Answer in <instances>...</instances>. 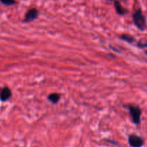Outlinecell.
<instances>
[{
	"instance_id": "6da1fadb",
	"label": "cell",
	"mask_w": 147,
	"mask_h": 147,
	"mask_svg": "<svg viewBox=\"0 0 147 147\" xmlns=\"http://www.w3.org/2000/svg\"><path fill=\"white\" fill-rule=\"evenodd\" d=\"M133 20L134 24L140 30H144L146 26V17L141 9H137L133 14Z\"/></svg>"
},
{
	"instance_id": "7a4b0ae2",
	"label": "cell",
	"mask_w": 147,
	"mask_h": 147,
	"mask_svg": "<svg viewBox=\"0 0 147 147\" xmlns=\"http://www.w3.org/2000/svg\"><path fill=\"white\" fill-rule=\"evenodd\" d=\"M128 109H129V113L131 116L133 123L136 125L140 124L141 116H142V110L140 108L137 106L131 105V106H129Z\"/></svg>"
},
{
	"instance_id": "3957f363",
	"label": "cell",
	"mask_w": 147,
	"mask_h": 147,
	"mask_svg": "<svg viewBox=\"0 0 147 147\" xmlns=\"http://www.w3.org/2000/svg\"><path fill=\"white\" fill-rule=\"evenodd\" d=\"M129 144L131 147H142L144 145V140L141 136L131 134L129 136Z\"/></svg>"
},
{
	"instance_id": "277c9868",
	"label": "cell",
	"mask_w": 147,
	"mask_h": 147,
	"mask_svg": "<svg viewBox=\"0 0 147 147\" xmlns=\"http://www.w3.org/2000/svg\"><path fill=\"white\" fill-rule=\"evenodd\" d=\"M39 11L37 9H31L29 10L25 14V18H24V22H30L36 20L38 17Z\"/></svg>"
},
{
	"instance_id": "5b68a950",
	"label": "cell",
	"mask_w": 147,
	"mask_h": 147,
	"mask_svg": "<svg viewBox=\"0 0 147 147\" xmlns=\"http://www.w3.org/2000/svg\"><path fill=\"white\" fill-rule=\"evenodd\" d=\"M11 91L8 87H4L0 92V100L3 102L7 101L11 98Z\"/></svg>"
},
{
	"instance_id": "8992f818",
	"label": "cell",
	"mask_w": 147,
	"mask_h": 147,
	"mask_svg": "<svg viewBox=\"0 0 147 147\" xmlns=\"http://www.w3.org/2000/svg\"><path fill=\"white\" fill-rule=\"evenodd\" d=\"M114 7L117 13L120 14V15H124V14L127 13V10L125 8H123L121 4V3L119 1H117V0L114 1Z\"/></svg>"
},
{
	"instance_id": "52a82bcc",
	"label": "cell",
	"mask_w": 147,
	"mask_h": 147,
	"mask_svg": "<svg viewBox=\"0 0 147 147\" xmlns=\"http://www.w3.org/2000/svg\"><path fill=\"white\" fill-rule=\"evenodd\" d=\"M60 96L58 94V93H51L50 95H49L48 96V100H50L51 103H57V102H58V100H60Z\"/></svg>"
},
{
	"instance_id": "ba28073f",
	"label": "cell",
	"mask_w": 147,
	"mask_h": 147,
	"mask_svg": "<svg viewBox=\"0 0 147 147\" xmlns=\"http://www.w3.org/2000/svg\"><path fill=\"white\" fill-rule=\"evenodd\" d=\"M120 37L121 40H124V41L127 42L129 43H133L135 42V39L131 35H129V34H122Z\"/></svg>"
},
{
	"instance_id": "9c48e42d",
	"label": "cell",
	"mask_w": 147,
	"mask_h": 147,
	"mask_svg": "<svg viewBox=\"0 0 147 147\" xmlns=\"http://www.w3.org/2000/svg\"><path fill=\"white\" fill-rule=\"evenodd\" d=\"M0 2L2 3L3 4L7 6H11L14 5L17 3L15 0H0Z\"/></svg>"
},
{
	"instance_id": "30bf717a",
	"label": "cell",
	"mask_w": 147,
	"mask_h": 147,
	"mask_svg": "<svg viewBox=\"0 0 147 147\" xmlns=\"http://www.w3.org/2000/svg\"><path fill=\"white\" fill-rule=\"evenodd\" d=\"M137 45L141 48H147V42H139Z\"/></svg>"
},
{
	"instance_id": "8fae6325",
	"label": "cell",
	"mask_w": 147,
	"mask_h": 147,
	"mask_svg": "<svg viewBox=\"0 0 147 147\" xmlns=\"http://www.w3.org/2000/svg\"><path fill=\"white\" fill-rule=\"evenodd\" d=\"M145 54H146V55H147V50H146V52H145Z\"/></svg>"
},
{
	"instance_id": "7c38bea8",
	"label": "cell",
	"mask_w": 147,
	"mask_h": 147,
	"mask_svg": "<svg viewBox=\"0 0 147 147\" xmlns=\"http://www.w3.org/2000/svg\"><path fill=\"white\" fill-rule=\"evenodd\" d=\"M108 1H113V0H108Z\"/></svg>"
}]
</instances>
